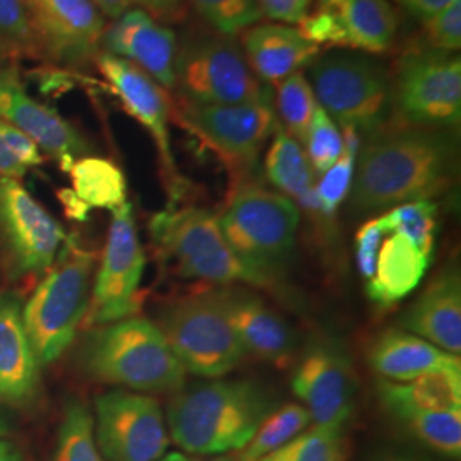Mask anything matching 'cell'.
<instances>
[{
    "instance_id": "cell-1",
    "label": "cell",
    "mask_w": 461,
    "mask_h": 461,
    "mask_svg": "<svg viewBox=\"0 0 461 461\" xmlns=\"http://www.w3.org/2000/svg\"><path fill=\"white\" fill-rule=\"evenodd\" d=\"M458 176L455 131L384 127L367 137L357 152L350 205L361 214L432 200L446 194Z\"/></svg>"
},
{
    "instance_id": "cell-2",
    "label": "cell",
    "mask_w": 461,
    "mask_h": 461,
    "mask_svg": "<svg viewBox=\"0 0 461 461\" xmlns=\"http://www.w3.org/2000/svg\"><path fill=\"white\" fill-rule=\"evenodd\" d=\"M279 400L251 379H207L185 384L167 405L171 439L195 456L241 451Z\"/></svg>"
},
{
    "instance_id": "cell-3",
    "label": "cell",
    "mask_w": 461,
    "mask_h": 461,
    "mask_svg": "<svg viewBox=\"0 0 461 461\" xmlns=\"http://www.w3.org/2000/svg\"><path fill=\"white\" fill-rule=\"evenodd\" d=\"M79 363L93 379L144 393H175L186 379L161 330L139 316L91 330L79 350Z\"/></svg>"
},
{
    "instance_id": "cell-4",
    "label": "cell",
    "mask_w": 461,
    "mask_h": 461,
    "mask_svg": "<svg viewBox=\"0 0 461 461\" xmlns=\"http://www.w3.org/2000/svg\"><path fill=\"white\" fill-rule=\"evenodd\" d=\"M232 253L258 287L277 285L296 247L301 211L285 195L245 185L217 217Z\"/></svg>"
},
{
    "instance_id": "cell-5",
    "label": "cell",
    "mask_w": 461,
    "mask_h": 461,
    "mask_svg": "<svg viewBox=\"0 0 461 461\" xmlns=\"http://www.w3.org/2000/svg\"><path fill=\"white\" fill-rule=\"evenodd\" d=\"M95 253L66 238L43 282L23 310V323L41 364L57 361L74 342L89 306Z\"/></svg>"
},
{
    "instance_id": "cell-6",
    "label": "cell",
    "mask_w": 461,
    "mask_h": 461,
    "mask_svg": "<svg viewBox=\"0 0 461 461\" xmlns=\"http://www.w3.org/2000/svg\"><path fill=\"white\" fill-rule=\"evenodd\" d=\"M318 104L344 131L373 135L388 127L395 110L393 79L366 53H329L310 64Z\"/></svg>"
},
{
    "instance_id": "cell-7",
    "label": "cell",
    "mask_w": 461,
    "mask_h": 461,
    "mask_svg": "<svg viewBox=\"0 0 461 461\" xmlns=\"http://www.w3.org/2000/svg\"><path fill=\"white\" fill-rule=\"evenodd\" d=\"M158 329L183 369L200 378H222L247 356L219 291L166 304L158 318Z\"/></svg>"
},
{
    "instance_id": "cell-8",
    "label": "cell",
    "mask_w": 461,
    "mask_h": 461,
    "mask_svg": "<svg viewBox=\"0 0 461 461\" xmlns=\"http://www.w3.org/2000/svg\"><path fill=\"white\" fill-rule=\"evenodd\" d=\"M150 234L167 262L183 279L205 280L217 285L257 280L232 253L214 212L202 207L165 211L150 221Z\"/></svg>"
},
{
    "instance_id": "cell-9",
    "label": "cell",
    "mask_w": 461,
    "mask_h": 461,
    "mask_svg": "<svg viewBox=\"0 0 461 461\" xmlns=\"http://www.w3.org/2000/svg\"><path fill=\"white\" fill-rule=\"evenodd\" d=\"M393 96L403 125L455 131L461 120L460 55L430 47L405 53Z\"/></svg>"
},
{
    "instance_id": "cell-10",
    "label": "cell",
    "mask_w": 461,
    "mask_h": 461,
    "mask_svg": "<svg viewBox=\"0 0 461 461\" xmlns=\"http://www.w3.org/2000/svg\"><path fill=\"white\" fill-rule=\"evenodd\" d=\"M175 87L195 104H240L270 98L245 53L228 38L197 36L176 51Z\"/></svg>"
},
{
    "instance_id": "cell-11",
    "label": "cell",
    "mask_w": 461,
    "mask_h": 461,
    "mask_svg": "<svg viewBox=\"0 0 461 461\" xmlns=\"http://www.w3.org/2000/svg\"><path fill=\"white\" fill-rule=\"evenodd\" d=\"M357 375L347 347L329 335L314 337L293 376V392L313 426L346 428L357 400Z\"/></svg>"
},
{
    "instance_id": "cell-12",
    "label": "cell",
    "mask_w": 461,
    "mask_h": 461,
    "mask_svg": "<svg viewBox=\"0 0 461 461\" xmlns=\"http://www.w3.org/2000/svg\"><path fill=\"white\" fill-rule=\"evenodd\" d=\"M112 214L93 296L84 316L91 327L108 325L135 314L139 306L137 293L146 268V255L137 236L132 205L125 202Z\"/></svg>"
},
{
    "instance_id": "cell-13",
    "label": "cell",
    "mask_w": 461,
    "mask_h": 461,
    "mask_svg": "<svg viewBox=\"0 0 461 461\" xmlns=\"http://www.w3.org/2000/svg\"><path fill=\"white\" fill-rule=\"evenodd\" d=\"M182 122L238 173L253 169L267 140L279 125L272 98L240 104H195L185 101Z\"/></svg>"
},
{
    "instance_id": "cell-14",
    "label": "cell",
    "mask_w": 461,
    "mask_h": 461,
    "mask_svg": "<svg viewBox=\"0 0 461 461\" xmlns=\"http://www.w3.org/2000/svg\"><path fill=\"white\" fill-rule=\"evenodd\" d=\"M95 439L108 461H158L169 445L165 413L148 395L113 390L96 398Z\"/></svg>"
},
{
    "instance_id": "cell-15",
    "label": "cell",
    "mask_w": 461,
    "mask_h": 461,
    "mask_svg": "<svg viewBox=\"0 0 461 461\" xmlns=\"http://www.w3.org/2000/svg\"><path fill=\"white\" fill-rule=\"evenodd\" d=\"M66 238L64 228L19 180L0 176V245L17 274L49 270Z\"/></svg>"
},
{
    "instance_id": "cell-16",
    "label": "cell",
    "mask_w": 461,
    "mask_h": 461,
    "mask_svg": "<svg viewBox=\"0 0 461 461\" xmlns=\"http://www.w3.org/2000/svg\"><path fill=\"white\" fill-rule=\"evenodd\" d=\"M38 59L62 67L96 60L106 19L91 0H28Z\"/></svg>"
},
{
    "instance_id": "cell-17",
    "label": "cell",
    "mask_w": 461,
    "mask_h": 461,
    "mask_svg": "<svg viewBox=\"0 0 461 461\" xmlns=\"http://www.w3.org/2000/svg\"><path fill=\"white\" fill-rule=\"evenodd\" d=\"M299 24L318 47L379 53L395 43L398 16L388 0H318L313 14Z\"/></svg>"
},
{
    "instance_id": "cell-18",
    "label": "cell",
    "mask_w": 461,
    "mask_h": 461,
    "mask_svg": "<svg viewBox=\"0 0 461 461\" xmlns=\"http://www.w3.org/2000/svg\"><path fill=\"white\" fill-rule=\"evenodd\" d=\"M0 120L26 133L38 149L55 158L67 173L87 152L83 135L72 123L57 110L28 95L16 68L0 72Z\"/></svg>"
},
{
    "instance_id": "cell-19",
    "label": "cell",
    "mask_w": 461,
    "mask_h": 461,
    "mask_svg": "<svg viewBox=\"0 0 461 461\" xmlns=\"http://www.w3.org/2000/svg\"><path fill=\"white\" fill-rule=\"evenodd\" d=\"M96 66L110 84L125 112L133 116L152 137L167 176L176 182V166L169 137V99L165 89L142 68L112 53H98Z\"/></svg>"
},
{
    "instance_id": "cell-20",
    "label": "cell",
    "mask_w": 461,
    "mask_h": 461,
    "mask_svg": "<svg viewBox=\"0 0 461 461\" xmlns=\"http://www.w3.org/2000/svg\"><path fill=\"white\" fill-rule=\"evenodd\" d=\"M101 45L106 53L142 68L161 87H175L176 34L144 9H129L115 19Z\"/></svg>"
},
{
    "instance_id": "cell-21",
    "label": "cell",
    "mask_w": 461,
    "mask_h": 461,
    "mask_svg": "<svg viewBox=\"0 0 461 461\" xmlns=\"http://www.w3.org/2000/svg\"><path fill=\"white\" fill-rule=\"evenodd\" d=\"M217 291L247 354L280 369L294 363L299 346L296 331L279 313L245 289Z\"/></svg>"
},
{
    "instance_id": "cell-22",
    "label": "cell",
    "mask_w": 461,
    "mask_h": 461,
    "mask_svg": "<svg viewBox=\"0 0 461 461\" xmlns=\"http://www.w3.org/2000/svg\"><path fill=\"white\" fill-rule=\"evenodd\" d=\"M402 327L445 352L460 356L461 279L455 267H446L429 282L403 314Z\"/></svg>"
},
{
    "instance_id": "cell-23",
    "label": "cell",
    "mask_w": 461,
    "mask_h": 461,
    "mask_svg": "<svg viewBox=\"0 0 461 461\" xmlns=\"http://www.w3.org/2000/svg\"><path fill=\"white\" fill-rule=\"evenodd\" d=\"M40 388V363L16 297L0 296V402L26 405Z\"/></svg>"
},
{
    "instance_id": "cell-24",
    "label": "cell",
    "mask_w": 461,
    "mask_h": 461,
    "mask_svg": "<svg viewBox=\"0 0 461 461\" xmlns=\"http://www.w3.org/2000/svg\"><path fill=\"white\" fill-rule=\"evenodd\" d=\"M248 66L264 83L279 84L285 77L310 66L320 47L299 28L287 24H258L243 34Z\"/></svg>"
},
{
    "instance_id": "cell-25",
    "label": "cell",
    "mask_w": 461,
    "mask_h": 461,
    "mask_svg": "<svg viewBox=\"0 0 461 461\" xmlns=\"http://www.w3.org/2000/svg\"><path fill=\"white\" fill-rule=\"evenodd\" d=\"M376 392L396 422L415 413L461 409V366L434 369L405 383L381 378Z\"/></svg>"
},
{
    "instance_id": "cell-26",
    "label": "cell",
    "mask_w": 461,
    "mask_h": 461,
    "mask_svg": "<svg viewBox=\"0 0 461 461\" xmlns=\"http://www.w3.org/2000/svg\"><path fill=\"white\" fill-rule=\"evenodd\" d=\"M367 363L383 379L405 383L424 373L461 366L460 356L438 348L407 330L390 329L371 342Z\"/></svg>"
},
{
    "instance_id": "cell-27",
    "label": "cell",
    "mask_w": 461,
    "mask_h": 461,
    "mask_svg": "<svg viewBox=\"0 0 461 461\" xmlns=\"http://www.w3.org/2000/svg\"><path fill=\"white\" fill-rule=\"evenodd\" d=\"M428 257L403 234H392L379 248L376 272L367 284V296L381 308H390L409 296L424 279Z\"/></svg>"
},
{
    "instance_id": "cell-28",
    "label": "cell",
    "mask_w": 461,
    "mask_h": 461,
    "mask_svg": "<svg viewBox=\"0 0 461 461\" xmlns=\"http://www.w3.org/2000/svg\"><path fill=\"white\" fill-rule=\"evenodd\" d=\"M272 144L265 156V175L282 195L293 198L297 207L310 212H320V202L316 197V175L303 146L277 125L272 135Z\"/></svg>"
},
{
    "instance_id": "cell-29",
    "label": "cell",
    "mask_w": 461,
    "mask_h": 461,
    "mask_svg": "<svg viewBox=\"0 0 461 461\" xmlns=\"http://www.w3.org/2000/svg\"><path fill=\"white\" fill-rule=\"evenodd\" d=\"M72 190L89 209L115 211L127 202V180L118 166L96 156L79 158L68 169Z\"/></svg>"
},
{
    "instance_id": "cell-30",
    "label": "cell",
    "mask_w": 461,
    "mask_h": 461,
    "mask_svg": "<svg viewBox=\"0 0 461 461\" xmlns=\"http://www.w3.org/2000/svg\"><path fill=\"white\" fill-rule=\"evenodd\" d=\"M312 426V417L299 403H287L277 407L270 413L255 436L241 451H238L240 461H258L268 453L289 443L297 434Z\"/></svg>"
},
{
    "instance_id": "cell-31",
    "label": "cell",
    "mask_w": 461,
    "mask_h": 461,
    "mask_svg": "<svg viewBox=\"0 0 461 461\" xmlns=\"http://www.w3.org/2000/svg\"><path fill=\"white\" fill-rule=\"evenodd\" d=\"M347 458L348 446L344 428L312 424L289 443L258 461H347Z\"/></svg>"
},
{
    "instance_id": "cell-32",
    "label": "cell",
    "mask_w": 461,
    "mask_h": 461,
    "mask_svg": "<svg viewBox=\"0 0 461 461\" xmlns=\"http://www.w3.org/2000/svg\"><path fill=\"white\" fill-rule=\"evenodd\" d=\"M386 234H403L429 260L434 253L438 230V205L434 200H417L396 205L379 217Z\"/></svg>"
},
{
    "instance_id": "cell-33",
    "label": "cell",
    "mask_w": 461,
    "mask_h": 461,
    "mask_svg": "<svg viewBox=\"0 0 461 461\" xmlns=\"http://www.w3.org/2000/svg\"><path fill=\"white\" fill-rule=\"evenodd\" d=\"M402 428L407 429L413 438L422 445L447 456L458 460L461 455V409L445 412L415 413L400 420Z\"/></svg>"
},
{
    "instance_id": "cell-34",
    "label": "cell",
    "mask_w": 461,
    "mask_h": 461,
    "mask_svg": "<svg viewBox=\"0 0 461 461\" xmlns=\"http://www.w3.org/2000/svg\"><path fill=\"white\" fill-rule=\"evenodd\" d=\"M53 461H106L95 439V419L77 402L67 405Z\"/></svg>"
},
{
    "instance_id": "cell-35",
    "label": "cell",
    "mask_w": 461,
    "mask_h": 461,
    "mask_svg": "<svg viewBox=\"0 0 461 461\" xmlns=\"http://www.w3.org/2000/svg\"><path fill=\"white\" fill-rule=\"evenodd\" d=\"M316 108L318 101L313 87L301 72L277 84V110L284 123V131L301 146L306 140Z\"/></svg>"
},
{
    "instance_id": "cell-36",
    "label": "cell",
    "mask_w": 461,
    "mask_h": 461,
    "mask_svg": "<svg viewBox=\"0 0 461 461\" xmlns=\"http://www.w3.org/2000/svg\"><path fill=\"white\" fill-rule=\"evenodd\" d=\"M344 150L335 165L329 167L316 182V197L320 202L321 214L331 217L344 202L347 194L350 192L354 169H356V158L361 149L359 133L352 129H344Z\"/></svg>"
},
{
    "instance_id": "cell-37",
    "label": "cell",
    "mask_w": 461,
    "mask_h": 461,
    "mask_svg": "<svg viewBox=\"0 0 461 461\" xmlns=\"http://www.w3.org/2000/svg\"><path fill=\"white\" fill-rule=\"evenodd\" d=\"M198 13L219 34L240 33L260 21L257 0H192Z\"/></svg>"
},
{
    "instance_id": "cell-38",
    "label": "cell",
    "mask_w": 461,
    "mask_h": 461,
    "mask_svg": "<svg viewBox=\"0 0 461 461\" xmlns=\"http://www.w3.org/2000/svg\"><path fill=\"white\" fill-rule=\"evenodd\" d=\"M303 146H306V156L313 167L314 175L320 176L335 165V161L340 158L344 150V137L339 125L320 104L314 112L310 131Z\"/></svg>"
},
{
    "instance_id": "cell-39",
    "label": "cell",
    "mask_w": 461,
    "mask_h": 461,
    "mask_svg": "<svg viewBox=\"0 0 461 461\" xmlns=\"http://www.w3.org/2000/svg\"><path fill=\"white\" fill-rule=\"evenodd\" d=\"M0 43L9 57H36L28 0H0Z\"/></svg>"
},
{
    "instance_id": "cell-40",
    "label": "cell",
    "mask_w": 461,
    "mask_h": 461,
    "mask_svg": "<svg viewBox=\"0 0 461 461\" xmlns=\"http://www.w3.org/2000/svg\"><path fill=\"white\" fill-rule=\"evenodd\" d=\"M428 47L458 53L461 47V0L424 21Z\"/></svg>"
},
{
    "instance_id": "cell-41",
    "label": "cell",
    "mask_w": 461,
    "mask_h": 461,
    "mask_svg": "<svg viewBox=\"0 0 461 461\" xmlns=\"http://www.w3.org/2000/svg\"><path fill=\"white\" fill-rule=\"evenodd\" d=\"M384 236L386 232L379 222V217L367 221L356 234V258H357V268L364 279H373L376 272L379 248Z\"/></svg>"
},
{
    "instance_id": "cell-42",
    "label": "cell",
    "mask_w": 461,
    "mask_h": 461,
    "mask_svg": "<svg viewBox=\"0 0 461 461\" xmlns=\"http://www.w3.org/2000/svg\"><path fill=\"white\" fill-rule=\"evenodd\" d=\"M0 142L7 149L21 165L26 167L40 166L43 163V156L33 140L16 129L14 125L0 120Z\"/></svg>"
},
{
    "instance_id": "cell-43",
    "label": "cell",
    "mask_w": 461,
    "mask_h": 461,
    "mask_svg": "<svg viewBox=\"0 0 461 461\" xmlns=\"http://www.w3.org/2000/svg\"><path fill=\"white\" fill-rule=\"evenodd\" d=\"M264 16L284 24H299L310 14L314 0H257Z\"/></svg>"
},
{
    "instance_id": "cell-44",
    "label": "cell",
    "mask_w": 461,
    "mask_h": 461,
    "mask_svg": "<svg viewBox=\"0 0 461 461\" xmlns=\"http://www.w3.org/2000/svg\"><path fill=\"white\" fill-rule=\"evenodd\" d=\"M154 19L176 23L185 16V0H132Z\"/></svg>"
},
{
    "instance_id": "cell-45",
    "label": "cell",
    "mask_w": 461,
    "mask_h": 461,
    "mask_svg": "<svg viewBox=\"0 0 461 461\" xmlns=\"http://www.w3.org/2000/svg\"><path fill=\"white\" fill-rule=\"evenodd\" d=\"M396 2H400L412 16L424 23L430 17L439 14L441 11H445L446 7H449L456 0H396Z\"/></svg>"
},
{
    "instance_id": "cell-46",
    "label": "cell",
    "mask_w": 461,
    "mask_h": 461,
    "mask_svg": "<svg viewBox=\"0 0 461 461\" xmlns=\"http://www.w3.org/2000/svg\"><path fill=\"white\" fill-rule=\"evenodd\" d=\"M59 198H60V202H62V205L66 209V214L70 219H76V221H86L87 219L91 209L84 203L81 198L74 194V190H67V188L60 190L59 192Z\"/></svg>"
},
{
    "instance_id": "cell-47",
    "label": "cell",
    "mask_w": 461,
    "mask_h": 461,
    "mask_svg": "<svg viewBox=\"0 0 461 461\" xmlns=\"http://www.w3.org/2000/svg\"><path fill=\"white\" fill-rule=\"evenodd\" d=\"M26 173H28V167L21 165L16 158L0 142V176H9V178L21 180Z\"/></svg>"
},
{
    "instance_id": "cell-48",
    "label": "cell",
    "mask_w": 461,
    "mask_h": 461,
    "mask_svg": "<svg viewBox=\"0 0 461 461\" xmlns=\"http://www.w3.org/2000/svg\"><path fill=\"white\" fill-rule=\"evenodd\" d=\"M99 13L104 17L110 19H118L123 13H127L129 9H132V0H91Z\"/></svg>"
},
{
    "instance_id": "cell-49",
    "label": "cell",
    "mask_w": 461,
    "mask_h": 461,
    "mask_svg": "<svg viewBox=\"0 0 461 461\" xmlns=\"http://www.w3.org/2000/svg\"><path fill=\"white\" fill-rule=\"evenodd\" d=\"M373 461H432L426 456H419L413 453H405V451H392V453H384Z\"/></svg>"
},
{
    "instance_id": "cell-50",
    "label": "cell",
    "mask_w": 461,
    "mask_h": 461,
    "mask_svg": "<svg viewBox=\"0 0 461 461\" xmlns=\"http://www.w3.org/2000/svg\"><path fill=\"white\" fill-rule=\"evenodd\" d=\"M0 461H24L13 443L0 439Z\"/></svg>"
},
{
    "instance_id": "cell-51",
    "label": "cell",
    "mask_w": 461,
    "mask_h": 461,
    "mask_svg": "<svg viewBox=\"0 0 461 461\" xmlns=\"http://www.w3.org/2000/svg\"><path fill=\"white\" fill-rule=\"evenodd\" d=\"M186 461H240L238 455H212V456H195V458H188Z\"/></svg>"
},
{
    "instance_id": "cell-52",
    "label": "cell",
    "mask_w": 461,
    "mask_h": 461,
    "mask_svg": "<svg viewBox=\"0 0 461 461\" xmlns=\"http://www.w3.org/2000/svg\"><path fill=\"white\" fill-rule=\"evenodd\" d=\"M158 461H186V456L182 453H169V455H165L163 458H159Z\"/></svg>"
},
{
    "instance_id": "cell-53",
    "label": "cell",
    "mask_w": 461,
    "mask_h": 461,
    "mask_svg": "<svg viewBox=\"0 0 461 461\" xmlns=\"http://www.w3.org/2000/svg\"><path fill=\"white\" fill-rule=\"evenodd\" d=\"M5 59H9V55H7V51L4 49V45L0 43V64H4Z\"/></svg>"
}]
</instances>
